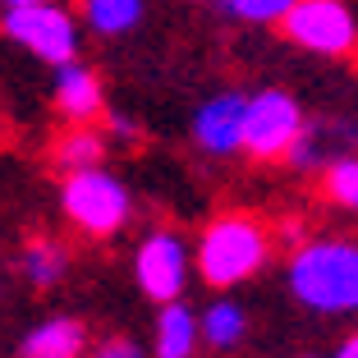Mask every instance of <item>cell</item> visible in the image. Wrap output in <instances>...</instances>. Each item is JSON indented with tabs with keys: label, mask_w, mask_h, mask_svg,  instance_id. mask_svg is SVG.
I'll return each instance as SVG.
<instances>
[{
	"label": "cell",
	"mask_w": 358,
	"mask_h": 358,
	"mask_svg": "<svg viewBox=\"0 0 358 358\" xmlns=\"http://www.w3.org/2000/svg\"><path fill=\"white\" fill-rule=\"evenodd\" d=\"M202 345V322L184 299L161 303L157 327H152V358H193Z\"/></svg>",
	"instance_id": "10"
},
{
	"label": "cell",
	"mask_w": 358,
	"mask_h": 358,
	"mask_svg": "<svg viewBox=\"0 0 358 358\" xmlns=\"http://www.w3.org/2000/svg\"><path fill=\"white\" fill-rule=\"evenodd\" d=\"M280 28L299 51H313V55L340 60V55L358 51V14L345 0H294V10L285 14Z\"/></svg>",
	"instance_id": "6"
},
{
	"label": "cell",
	"mask_w": 358,
	"mask_h": 358,
	"mask_svg": "<svg viewBox=\"0 0 358 358\" xmlns=\"http://www.w3.org/2000/svg\"><path fill=\"white\" fill-rule=\"evenodd\" d=\"M294 358H331V354H317V349H303V354H294Z\"/></svg>",
	"instance_id": "23"
},
{
	"label": "cell",
	"mask_w": 358,
	"mask_h": 358,
	"mask_svg": "<svg viewBox=\"0 0 358 358\" xmlns=\"http://www.w3.org/2000/svg\"><path fill=\"white\" fill-rule=\"evenodd\" d=\"M322 198L331 207L358 216V157L354 152H340L331 166H322Z\"/></svg>",
	"instance_id": "16"
},
{
	"label": "cell",
	"mask_w": 358,
	"mask_h": 358,
	"mask_svg": "<svg viewBox=\"0 0 358 358\" xmlns=\"http://www.w3.org/2000/svg\"><path fill=\"white\" fill-rule=\"evenodd\" d=\"M198 322H202V345L216 349V354H234L248 336V313L234 299H211L198 313Z\"/></svg>",
	"instance_id": "13"
},
{
	"label": "cell",
	"mask_w": 358,
	"mask_h": 358,
	"mask_svg": "<svg viewBox=\"0 0 358 358\" xmlns=\"http://www.w3.org/2000/svg\"><path fill=\"white\" fill-rule=\"evenodd\" d=\"M101 129L110 138H138V124L129 115H115V110H106V115H101Z\"/></svg>",
	"instance_id": "20"
},
{
	"label": "cell",
	"mask_w": 358,
	"mask_h": 358,
	"mask_svg": "<svg viewBox=\"0 0 358 358\" xmlns=\"http://www.w3.org/2000/svg\"><path fill=\"white\" fill-rule=\"evenodd\" d=\"M308 129V115L299 96H289L285 87H262L248 92V120H243V157L253 161H285L289 148Z\"/></svg>",
	"instance_id": "5"
},
{
	"label": "cell",
	"mask_w": 358,
	"mask_h": 358,
	"mask_svg": "<svg viewBox=\"0 0 358 358\" xmlns=\"http://www.w3.org/2000/svg\"><path fill=\"white\" fill-rule=\"evenodd\" d=\"M87 327L78 317H46L23 336V358H83Z\"/></svg>",
	"instance_id": "11"
},
{
	"label": "cell",
	"mask_w": 358,
	"mask_h": 358,
	"mask_svg": "<svg viewBox=\"0 0 358 358\" xmlns=\"http://www.w3.org/2000/svg\"><path fill=\"white\" fill-rule=\"evenodd\" d=\"M331 358H358V331H354V336H345V340H340V345H336V354H331Z\"/></svg>",
	"instance_id": "21"
},
{
	"label": "cell",
	"mask_w": 358,
	"mask_h": 358,
	"mask_svg": "<svg viewBox=\"0 0 358 358\" xmlns=\"http://www.w3.org/2000/svg\"><path fill=\"white\" fill-rule=\"evenodd\" d=\"M60 211L78 234H87V239H110V234H120L129 225V216H134V193H129V184L115 170H106V166L74 170V175H64V184H60Z\"/></svg>",
	"instance_id": "3"
},
{
	"label": "cell",
	"mask_w": 358,
	"mask_h": 358,
	"mask_svg": "<svg viewBox=\"0 0 358 358\" xmlns=\"http://www.w3.org/2000/svg\"><path fill=\"white\" fill-rule=\"evenodd\" d=\"M148 0H78V19L96 37H124L143 23Z\"/></svg>",
	"instance_id": "14"
},
{
	"label": "cell",
	"mask_w": 358,
	"mask_h": 358,
	"mask_svg": "<svg viewBox=\"0 0 358 358\" xmlns=\"http://www.w3.org/2000/svg\"><path fill=\"white\" fill-rule=\"evenodd\" d=\"M19 271L32 289H55L69 275V248L55 239H28L19 253Z\"/></svg>",
	"instance_id": "15"
},
{
	"label": "cell",
	"mask_w": 358,
	"mask_h": 358,
	"mask_svg": "<svg viewBox=\"0 0 358 358\" xmlns=\"http://www.w3.org/2000/svg\"><path fill=\"white\" fill-rule=\"evenodd\" d=\"M51 101H55V110L64 115V124H101V115H106L101 74H96L92 64H83V60L55 64Z\"/></svg>",
	"instance_id": "9"
},
{
	"label": "cell",
	"mask_w": 358,
	"mask_h": 358,
	"mask_svg": "<svg viewBox=\"0 0 358 358\" xmlns=\"http://www.w3.org/2000/svg\"><path fill=\"white\" fill-rule=\"evenodd\" d=\"M193 275V248L179 230H148L134 248V280L152 303H175L189 289Z\"/></svg>",
	"instance_id": "7"
},
{
	"label": "cell",
	"mask_w": 358,
	"mask_h": 358,
	"mask_svg": "<svg viewBox=\"0 0 358 358\" xmlns=\"http://www.w3.org/2000/svg\"><path fill=\"white\" fill-rule=\"evenodd\" d=\"M0 32L42 64H69L78 60L83 46V19L69 14L60 0H37V5H19V10H0Z\"/></svg>",
	"instance_id": "4"
},
{
	"label": "cell",
	"mask_w": 358,
	"mask_h": 358,
	"mask_svg": "<svg viewBox=\"0 0 358 358\" xmlns=\"http://www.w3.org/2000/svg\"><path fill=\"white\" fill-rule=\"evenodd\" d=\"M243 120H248V92H216L193 110V143L207 157H239L243 152Z\"/></svg>",
	"instance_id": "8"
},
{
	"label": "cell",
	"mask_w": 358,
	"mask_h": 358,
	"mask_svg": "<svg viewBox=\"0 0 358 358\" xmlns=\"http://www.w3.org/2000/svg\"><path fill=\"white\" fill-rule=\"evenodd\" d=\"M19 5H37V0H0V10H19Z\"/></svg>",
	"instance_id": "22"
},
{
	"label": "cell",
	"mask_w": 358,
	"mask_h": 358,
	"mask_svg": "<svg viewBox=\"0 0 358 358\" xmlns=\"http://www.w3.org/2000/svg\"><path fill=\"white\" fill-rule=\"evenodd\" d=\"M331 143L322 138V129H303V138H299L294 148H289V157H285V166L294 170H317V166H331Z\"/></svg>",
	"instance_id": "18"
},
{
	"label": "cell",
	"mask_w": 358,
	"mask_h": 358,
	"mask_svg": "<svg viewBox=\"0 0 358 358\" xmlns=\"http://www.w3.org/2000/svg\"><path fill=\"white\" fill-rule=\"evenodd\" d=\"M289 294L299 308L317 317H349L358 313V239H303L285 266Z\"/></svg>",
	"instance_id": "1"
},
{
	"label": "cell",
	"mask_w": 358,
	"mask_h": 358,
	"mask_svg": "<svg viewBox=\"0 0 358 358\" xmlns=\"http://www.w3.org/2000/svg\"><path fill=\"white\" fill-rule=\"evenodd\" d=\"M106 148L110 134L101 124H64V134H55L51 143V161L60 166V175H74V170L106 166Z\"/></svg>",
	"instance_id": "12"
},
{
	"label": "cell",
	"mask_w": 358,
	"mask_h": 358,
	"mask_svg": "<svg viewBox=\"0 0 358 358\" xmlns=\"http://www.w3.org/2000/svg\"><path fill=\"white\" fill-rule=\"evenodd\" d=\"M275 234L253 211H221L193 243V266L211 289H234L271 262Z\"/></svg>",
	"instance_id": "2"
},
{
	"label": "cell",
	"mask_w": 358,
	"mask_h": 358,
	"mask_svg": "<svg viewBox=\"0 0 358 358\" xmlns=\"http://www.w3.org/2000/svg\"><path fill=\"white\" fill-rule=\"evenodd\" d=\"M221 5L239 23H285V14L294 10V0H221Z\"/></svg>",
	"instance_id": "17"
},
{
	"label": "cell",
	"mask_w": 358,
	"mask_h": 358,
	"mask_svg": "<svg viewBox=\"0 0 358 358\" xmlns=\"http://www.w3.org/2000/svg\"><path fill=\"white\" fill-rule=\"evenodd\" d=\"M92 358H148V349L138 345V340H129V336H110L92 349Z\"/></svg>",
	"instance_id": "19"
}]
</instances>
